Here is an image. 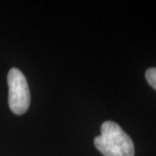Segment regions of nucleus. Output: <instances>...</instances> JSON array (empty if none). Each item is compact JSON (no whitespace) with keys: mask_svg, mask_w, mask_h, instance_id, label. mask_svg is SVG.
Segmentation results:
<instances>
[{"mask_svg":"<svg viewBox=\"0 0 156 156\" xmlns=\"http://www.w3.org/2000/svg\"><path fill=\"white\" fill-rule=\"evenodd\" d=\"M95 147L103 156H134L133 141L117 123L106 121L101 126V135L94 139Z\"/></svg>","mask_w":156,"mask_h":156,"instance_id":"1","label":"nucleus"},{"mask_svg":"<svg viewBox=\"0 0 156 156\" xmlns=\"http://www.w3.org/2000/svg\"><path fill=\"white\" fill-rule=\"evenodd\" d=\"M8 104L16 115H23L30 105V91L23 73L17 68H11L7 75Z\"/></svg>","mask_w":156,"mask_h":156,"instance_id":"2","label":"nucleus"},{"mask_svg":"<svg viewBox=\"0 0 156 156\" xmlns=\"http://www.w3.org/2000/svg\"><path fill=\"white\" fill-rule=\"evenodd\" d=\"M145 78L149 85L156 90V67L148 68L145 72Z\"/></svg>","mask_w":156,"mask_h":156,"instance_id":"3","label":"nucleus"}]
</instances>
